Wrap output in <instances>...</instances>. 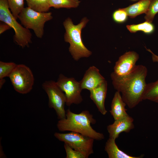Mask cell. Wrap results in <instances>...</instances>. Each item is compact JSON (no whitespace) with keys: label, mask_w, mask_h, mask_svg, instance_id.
Returning <instances> with one entry per match:
<instances>
[{"label":"cell","mask_w":158,"mask_h":158,"mask_svg":"<svg viewBox=\"0 0 158 158\" xmlns=\"http://www.w3.org/2000/svg\"><path fill=\"white\" fill-rule=\"evenodd\" d=\"M148 70L142 65H136L129 73L118 75L113 72L110 76L113 86L121 96L126 105L130 109L137 106L143 100L147 83L146 78Z\"/></svg>","instance_id":"1"},{"label":"cell","mask_w":158,"mask_h":158,"mask_svg":"<svg viewBox=\"0 0 158 158\" xmlns=\"http://www.w3.org/2000/svg\"><path fill=\"white\" fill-rule=\"evenodd\" d=\"M66 117L59 119L57 124L58 130L61 132L68 131L80 133L97 140L104 138V134L94 130L91 126L96 121L87 110L77 114L69 109L66 111Z\"/></svg>","instance_id":"2"},{"label":"cell","mask_w":158,"mask_h":158,"mask_svg":"<svg viewBox=\"0 0 158 158\" xmlns=\"http://www.w3.org/2000/svg\"><path fill=\"white\" fill-rule=\"evenodd\" d=\"M88 21L87 18L84 17L79 23L75 25L71 19L68 18L63 22L66 30L64 35V41L69 43V52L76 61L82 58L88 57L92 54L91 51L84 45L81 37L82 30Z\"/></svg>","instance_id":"3"},{"label":"cell","mask_w":158,"mask_h":158,"mask_svg":"<svg viewBox=\"0 0 158 158\" xmlns=\"http://www.w3.org/2000/svg\"><path fill=\"white\" fill-rule=\"evenodd\" d=\"M9 8L6 0H0V20L13 29V38L16 43L22 48L28 47L32 42V34L29 29L17 21Z\"/></svg>","instance_id":"4"},{"label":"cell","mask_w":158,"mask_h":158,"mask_svg":"<svg viewBox=\"0 0 158 158\" xmlns=\"http://www.w3.org/2000/svg\"><path fill=\"white\" fill-rule=\"evenodd\" d=\"M18 18L24 27L33 30L36 36L41 38L44 34L45 23L53 18L51 12H40L28 7L24 8Z\"/></svg>","instance_id":"5"},{"label":"cell","mask_w":158,"mask_h":158,"mask_svg":"<svg viewBox=\"0 0 158 158\" xmlns=\"http://www.w3.org/2000/svg\"><path fill=\"white\" fill-rule=\"evenodd\" d=\"M54 137L60 141L68 145L72 148L87 158L94 152L93 139L79 133L71 132L67 133L56 132Z\"/></svg>","instance_id":"6"},{"label":"cell","mask_w":158,"mask_h":158,"mask_svg":"<svg viewBox=\"0 0 158 158\" xmlns=\"http://www.w3.org/2000/svg\"><path fill=\"white\" fill-rule=\"evenodd\" d=\"M42 87L48 96L49 107L55 111L59 119L65 118L66 112L65 106L66 98L64 92L57 85L56 82L46 81L42 84Z\"/></svg>","instance_id":"7"},{"label":"cell","mask_w":158,"mask_h":158,"mask_svg":"<svg viewBox=\"0 0 158 158\" xmlns=\"http://www.w3.org/2000/svg\"><path fill=\"white\" fill-rule=\"evenodd\" d=\"M8 77L15 90L20 94H27L32 89L34 76L30 68L25 65H17Z\"/></svg>","instance_id":"8"},{"label":"cell","mask_w":158,"mask_h":158,"mask_svg":"<svg viewBox=\"0 0 158 158\" xmlns=\"http://www.w3.org/2000/svg\"><path fill=\"white\" fill-rule=\"evenodd\" d=\"M56 82L65 95L67 106L78 104L82 102L83 99L81 93L83 90L79 81L73 78H68L60 74Z\"/></svg>","instance_id":"9"},{"label":"cell","mask_w":158,"mask_h":158,"mask_svg":"<svg viewBox=\"0 0 158 158\" xmlns=\"http://www.w3.org/2000/svg\"><path fill=\"white\" fill-rule=\"evenodd\" d=\"M139 55L134 51H129L120 56L116 62L113 72L117 75H124L130 72L136 66Z\"/></svg>","instance_id":"10"},{"label":"cell","mask_w":158,"mask_h":158,"mask_svg":"<svg viewBox=\"0 0 158 158\" xmlns=\"http://www.w3.org/2000/svg\"><path fill=\"white\" fill-rule=\"evenodd\" d=\"M133 118L129 115L116 120L108 125L107 130L109 138L116 140L122 132L128 133L134 128Z\"/></svg>","instance_id":"11"},{"label":"cell","mask_w":158,"mask_h":158,"mask_svg":"<svg viewBox=\"0 0 158 158\" xmlns=\"http://www.w3.org/2000/svg\"><path fill=\"white\" fill-rule=\"evenodd\" d=\"M105 80L101 74L99 69L94 66L90 67L86 70L82 79L79 81L82 90H91Z\"/></svg>","instance_id":"12"},{"label":"cell","mask_w":158,"mask_h":158,"mask_svg":"<svg viewBox=\"0 0 158 158\" xmlns=\"http://www.w3.org/2000/svg\"><path fill=\"white\" fill-rule=\"evenodd\" d=\"M107 89V83L105 80L95 88L90 90V97L96 105L98 111L103 115L107 111L105 106V101Z\"/></svg>","instance_id":"13"},{"label":"cell","mask_w":158,"mask_h":158,"mask_svg":"<svg viewBox=\"0 0 158 158\" xmlns=\"http://www.w3.org/2000/svg\"><path fill=\"white\" fill-rule=\"evenodd\" d=\"M126 105L120 93L116 91L112 100L111 109L109 111L114 120L124 118L129 115L125 108Z\"/></svg>","instance_id":"14"},{"label":"cell","mask_w":158,"mask_h":158,"mask_svg":"<svg viewBox=\"0 0 158 158\" xmlns=\"http://www.w3.org/2000/svg\"><path fill=\"white\" fill-rule=\"evenodd\" d=\"M104 150L108 154L109 158H141L142 155L138 157L130 155L120 150L115 142V140L109 138L105 145Z\"/></svg>","instance_id":"15"},{"label":"cell","mask_w":158,"mask_h":158,"mask_svg":"<svg viewBox=\"0 0 158 158\" xmlns=\"http://www.w3.org/2000/svg\"><path fill=\"white\" fill-rule=\"evenodd\" d=\"M151 0H139L137 2L123 8L131 18L147 12Z\"/></svg>","instance_id":"16"},{"label":"cell","mask_w":158,"mask_h":158,"mask_svg":"<svg viewBox=\"0 0 158 158\" xmlns=\"http://www.w3.org/2000/svg\"><path fill=\"white\" fill-rule=\"evenodd\" d=\"M143 100L158 103V79L155 82L147 84Z\"/></svg>","instance_id":"17"},{"label":"cell","mask_w":158,"mask_h":158,"mask_svg":"<svg viewBox=\"0 0 158 158\" xmlns=\"http://www.w3.org/2000/svg\"><path fill=\"white\" fill-rule=\"evenodd\" d=\"M126 27L131 33L141 31L147 34L152 33L155 29L154 25L152 23L146 21L138 24L127 25Z\"/></svg>","instance_id":"18"},{"label":"cell","mask_w":158,"mask_h":158,"mask_svg":"<svg viewBox=\"0 0 158 158\" xmlns=\"http://www.w3.org/2000/svg\"><path fill=\"white\" fill-rule=\"evenodd\" d=\"M28 7L36 11L48 12L50 6L49 0H25Z\"/></svg>","instance_id":"19"},{"label":"cell","mask_w":158,"mask_h":158,"mask_svg":"<svg viewBox=\"0 0 158 158\" xmlns=\"http://www.w3.org/2000/svg\"><path fill=\"white\" fill-rule=\"evenodd\" d=\"M50 7L55 8H76L80 3L79 0H49Z\"/></svg>","instance_id":"20"},{"label":"cell","mask_w":158,"mask_h":158,"mask_svg":"<svg viewBox=\"0 0 158 158\" xmlns=\"http://www.w3.org/2000/svg\"><path fill=\"white\" fill-rule=\"evenodd\" d=\"M9 8L14 17L17 19L24 8V0H6Z\"/></svg>","instance_id":"21"},{"label":"cell","mask_w":158,"mask_h":158,"mask_svg":"<svg viewBox=\"0 0 158 158\" xmlns=\"http://www.w3.org/2000/svg\"><path fill=\"white\" fill-rule=\"evenodd\" d=\"M17 64L13 62L0 61V79L9 77Z\"/></svg>","instance_id":"22"},{"label":"cell","mask_w":158,"mask_h":158,"mask_svg":"<svg viewBox=\"0 0 158 158\" xmlns=\"http://www.w3.org/2000/svg\"><path fill=\"white\" fill-rule=\"evenodd\" d=\"M158 13V0H151L145 19L146 21L152 23L155 16Z\"/></svg>","instance_id":"23"},{"label":"cell","mask_w":158,"mask_h":158,"mask_svg":"<svg viewBox=\"0 0 158 158\" xmlns=\"http://www.w3.org/2000/svg\"><path fill=\"white\" fill-rule=\"evenodd\" d=\"M128 15L123 8H119L114 11L112 14V18L116 23H122L126 22Z\"/></svg>","instance_id":"24"},{"label":"cell","mask_w":158,"mask_h":158,"mask_svg":"<svg viewBox=\"0 0 158 158\" xmlns=\"http://www.w3.org/2000/svg\"><path fill=\"white\" fill-rule=\"evenodd\" d=\"M66 158H85V157L81 153L72 148L67 144L64 143Z\"/></svg>","instance_id":"25"},{"label":"cell","mask_w":158,"mask_h":158,"mask_svg":"<svg viewBox=\"0 0 158 158\" xmlns=\"http://www.w3.org/2000/svg\"><path fill=\"white\" fill-rule=\"evenodd\" d=\"M11 28L7 24L5 23H1L0 24V34H1Z\"/></svg>","instance_id":"26"},{"label":"cell","mask_w":158,"mask_h":158,"mask_svg":"<svg viewBox=\"0 0 158 158\" xmlns=\"http://www.w3.org/2000/svg\"><path fill=\"white\" fill-rule=\"evenodd\" d=\"M147 50L151 53L152 56V61L154 62H157L158 63V56L154 54L153 52L150 49H147L145 47Z\"/></svg>","instance_id":"27"},{"label":"cell","mask_w":158,"mask_h":158,"mask_svg":"<svg viewBox=\"0 0 158 158\" xmlns=\"http://www.w3.org/2000/svg\"><path fill=\"white\" fill-rule=\"evenodd\" d=\"M5 80L4 78L0 79V88L1 89L3 85L5 82Z\"/></svg>","instance_id":"28"},{"label":"cell","mask_w":158,"mask_h":158,"mask_svg":"<svg viewBox=\"0 0 158 158\" xmlns=\"http://www.w3.org/2000/svg\"><path fill=\"white\" fill-rule=\"evenodd\" d=\"M130 0L132 1H136L138 0Z\"/></svg>","instance_id":"29"}]
</instances>
